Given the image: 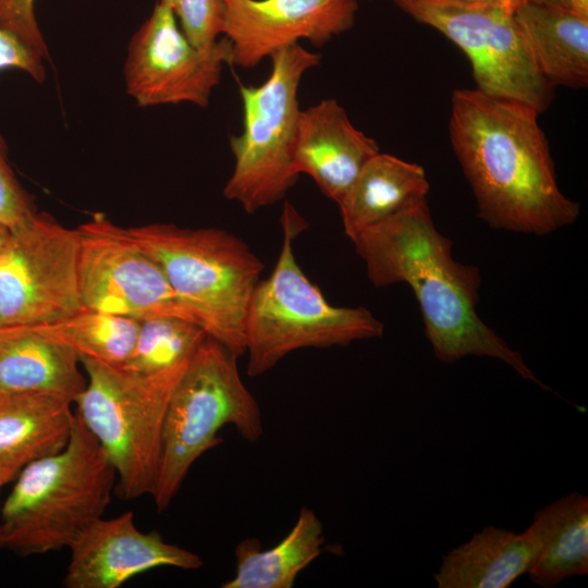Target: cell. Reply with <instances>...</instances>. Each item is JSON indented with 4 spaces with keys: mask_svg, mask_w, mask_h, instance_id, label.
<instances>
[{
    "mask_svg": "<svg viewBox=\"0 0 588 588\" xmlns=\"http://www.w3.org/2000/svg\"><path fill=\"white\" fill-rule=\"evenodd\" d=\"M532 106L454 89L449 136L476 199L491 228L547 235L574 223L578 203L559 187L550 147Z\"/></svg>",
    "mask_w": 588,
    "mask_h": 588,
    "instance_id": "6da1fadb",
    "label": "cell"
},
{
    "mask_svg": "<svg viewBox=\"0 0 588 588\" xmlns=\"http://www.w3.org/2000/svg\"><path fill=\"white\" fill-rule=\"evenodd\" d=\"M352 243L376 287L406 283L436 357L445 364L474 355L499 359L551 391L478 316L480 270L454 259L452 241L436 228L427 200L358 233Z\"/></svg>",
    "mask_w": 588,
    "mask_h": 588,
    "instance_id": "7a4b0ae2",
    "label": "cell"
},
{
    "mask_svg": "<svg viewBox=\"0 0 588 588\" xmlns=\"http://www.w3.org/2000/svg\"><path fill=\"white\" fill-rule=\"evenodd\" d=\"M115 470L81 418L60 452L27 465L0 510V548L20 555L69 548L111 502Z\"/></svg>",
    "mask_w": 588,
    "mask_h": 588,
    "instance_id": "3957f363",
    "label": "cell"
},
{
    "mask_svg": "<svg viewBox=\"0 0 588 588\" xmlns=\"http://www.w3.org/2000/svg\"><path fill=\"white\" fill-rule=\"evenodd\" d=\"M277 264L256 284L245 316L247 375L260 376L301 348L346 346L382 336L383 323L365 307H339L301 269L293 243L307 223L289 203L281 216Z\"/></svg>",
    "mask_w": 588,
    "mask_h": 588,
    "instance_id": "277c9868",
    "label": "cell"
},
{
    "mask_svg": "<svg viewBox=\"0 0 588 588\" xmlns=\"http://www.w3.org/2000/svg\"><path fill=\"white\" fill-rule=\"evenodd\" d=\"M162 269L199 326L240 357L246 352L245 316L264 265L236 235L172 223L124 228Z\"/></svg>",
    "mask_w": 588,
    "mask_h": 588,
    "instance_id": "5b68a950",
    "label": "cell"
},
{
    "mask_svg": "<svg viewBox=\"0 0 588 588\" xmlns=\"http://www.w3.org/2000/svg\"><path fill=\"white\" fill-rule=\"evenodd\" d=\"M226 425H233L249 442L264 433L260 407L242 381L237 356L207 334L192 355L167 407L151 494L158 512L170 505L192 465L223 441L218 432Z\"/></svg>",
    "mask_w": 588,
    "mask_h": 588,
    "instance_id": "8992f818",
    "label": "cell"
},
{
    "mask_svg": "<svg viewBox=\"0 0 588 588\" xmlns=\"http://www.w3.org/2000/svg\"><path fill=\"white\" fill-rule=\"evenodd\" d=\"M191 357L150 373L81 359L86 384L75 413L111 462L124 500L154 492L167 407Z\"/></svg>",
    "mask_w": 588,
    "mask_h": 588,
    "instance_id": "52a82bcc",
    "label": "cell"
},
{
    "mask_svg": "<svg viewBox=\"0 0 588 588\" xmlns=\"http://www.w3.org/2000/svg\"><path fill=\"white\" fill-rule=\"evenodd\" d=\"M270 59L271 72L261 85H240L243 128L230 138L234 168L223 195L248 213L283 198L298 180L293 164L298 88L320 54L295 44Z\"/></svg>",
    "mask_w": 588,
    "mask_h": 588,
    "instance_id": "ba28073f",
    "label": "cell"
},
{
    "mask_svg": "<svg viewBox=\"0 0 588 588\" xmlns=\"http://www.w3.org/2000/svg\"><path fill=\"white\" fill-rule=\"evenodd\" d=\"M428 25L467 57L477 89L526 102L540 113L554 98L539 72L515 17V9L452 0H389Z\"/></svg>",
    "mask_w": 588,
    "mask_h": 588,
    "instance_id": "9c48e42d",
    "label": "cell"
},
{
    "mask_svg": "<svg viewBox=\"0 0 588 588\" xmlns=\"http://www.w3.org/2000/svg\"><path fill=\"white\" fill-rule=\"evenodd\" d=\"M9 230L0 249V327L49 323L83 308L77 230L36 212Z\"/></svg>",
    "mask_w": 588,
    "mask_h": 588,
    "instance_id": "30bf717a",
    "label": "cell"
},
{
    "mask_svg": "<svg viewBox=\"0 0 588 588\" xmlns=\"http://www.w3.org/2000/svg\"><path fill=\"white\" fill-rule=\"evenodd\" d=\"M76 230L78 286L84 308L137 320L177 317L199 326L160 266L123 226L98 213Z\"/></svg>",
    "mask_w": 588,
    "mask_h": 588,
    "instance_id": "8fae6325",
    "label": "cell"
},
{
    "mask_svg": "<svg viewBox=\"0 0 588 588\" xmlns=\"http://www.w3.org/2000/svg\"><path fill=\"white\" fill-rule=\"evenodd\" d=\"M231 57L224 36L207 48L195 47L171 9L158 2L130 44L126 90L140 107L181 102L207 107Z\"/></svg>",
    "mask_w": 588,
    "mask_h": 588,
    "instance_id": "7c38bea8",
    "label": "cell"
},
{
    "mask_svg": "<svg viewBox=\"0 0 588 588\" xmlns=\"http://www.w3.org/2000/svg\"><path fill=\"white\" fill-rule=\"evenodd\" d=\"M222 35L231 64L256 66L278 51L308 40L322 46L355 23L357 0H223Z\"/></svg>",
    "mask_w": 588,
    "mask_h": 588,
    "instance_id": "4fadbf2b",
    "label": "cell"
},
{
    "mask_svg": "<svg viewBox=\"0 0 588 588\" xmlns=\"http://www.w3.org/2000/svg\"><path fill=\"white\" fill-rule=\"evenodd\" d=\"M69 549L71 558L63 578L66 588H119L154 568L191 571L204 564L198 554L164 541L158 531L139 530L131 511L93 522Z\"/></svg>",
    "mask_w": 588,
    "mask_h": 588,
    "instance_id": "5bb4252c",
    "label": "cell"
},
{
    "mask_svg": "<svg viewBox=\"0 0 588 588\" xmlns=\"http://www.w3.org/2000/svg\"><path fill=\"white\" fill-rule=\"evenodd\" d=\"M377 142L351 122L335 99H323L301 111L293 164L339 204L366 162L378 154Z\"/></svg>",
    "mask_w": 588,
    "mask_h": 588,
    "instance_id": "9a60e30c",
    "label": "cell"
},
{
    "mask_svg": "<svg viewBox=\"0 0 588 588\" xmlns=\"http://www.w3.org/2000/svg\"><path fill=\"white\" fill-rule=\"evenodd\" d=\"M72 402L59 394L0 389V486L14 481L30 463L68 444Z\"/></svg>",
    "mask_w": 588,
    "mask_h": 588,
    "instance_id": "2e32d148",
    "label": "cell"
},
{
    "mask_svg": "<svg viewBox=\"0 0 588 588\" xmlns=\"http://www.w3.org/2000/svg\"><path fill=\"white\" fill-rule=\"evenodd\" d=\"M540 550L534 523L523 532L486 526L450 550L433 578L439 588H507L528 574Z\"/></svg>",
    "mask_w": 588,
    "mask_h": 588,
    "instance_id": "e0dca14e",
    "label": "cell"
},
{
    "mask_svg": "<svg viewBox=\"0 0 588 588\" xmlns=\"http://www.w3.org/2000/svg\"><path fill=\"white\" fill-rule=\"evenodd\" d=\"M515 17L528 50L552 86L588 85V16L573 9L525 0Z\"/></svg>",
    "mask_w": 588,
    "mask_h": 588,
    "instance_id": "ac0fdd59",
    "label": "cell"
},
{
    "mask_svg": "<svg viewBox=\"0 0 588 588\" xmlns=\"http://www.w3.org/2000/svg\"><path fill=\"white\" fill-rule=\"evenodd\" d=\"M75 353L34 326L0 327V389L50 392L73 404L86 384Z\"/></svg>",
    "mask_w": 588,
    "mask_h": 588,
    "instance_id": "d6986e66",
    "label": "cell"
},
{
    "mask_svg": "<svg viewBox=\"0 0 588 588\" xmlns=\"http://www.w3.org/2000/svg\"><path fill=\"white\" fill-rule=\"evenodd\" d=\"M429 188L420 164L379 151L338 204L345 235L352 241L363 230L427 200Z\"/></svg>",
    "mask_w": 588,
    "mask_h": 588,
    "instance_id": "ffe728a7",
    "label": "cell"
},
{
    "mask_svg": "<svg viewBox=\"0 0 588 588\" xmlns=\"http://www.w3.org/2000/svg\"><path fill=\"white\" fill-rule=\"evenodd\" d=\"M324 543L318 516L302 507L295 525L274 547L264 550L259 540L248 538L235 548L236 571L223 588H291L297 575L320 553Z\"/></svg>",
    "mask_w": 588,
    "mask_h": 588,
    "instance_id": "44dd1931",
    "label": "cell"
},
{
    "mask_svg": "<svg viewBox=\"0 0 588 588\" xmlns=\"http://www.w3.org/2000/svg\"><path fill=\"white\" fill-rule=\"evenodd\" d=\"M541 550L528 572L532 584L552 588L588 574V498L572 492L538 511Z\"/></svg>",
    "mask_w": 588,
    "mask_h": 588,
    "instance_id": "7402d4cb",
    "label": "cell"
},
{
    "mask_svg": "<svg viewBox=\"0 0 588 588\" xmlns=\"http://www.w3.org/2000/svg\"><path fill=\"white\" fill-rule=\"evenodd\" d=\"M139 323L137 319L83 307L58 321L34 327L70 348L79 360L122 366L133 352Z\"/></svg>",
    "mask_w": 588,
    "mask_h": 588,
    "instance_id": "603a6c76",
    "label": "cell"
},
{
    "mask_svg": "<svg viewBox=\"0 0 588 588\" xmlns=\"http://www.w3.org/2000/svg\"><path fill=\"white\" fill-rule=\"evenodd\" d=\"M207 334L198 324L177 317L140 320L133 352L120 367L143 373L166 370L188 359Z\"/></svg>",
    "mask_w": 588,
    "mask_h": 588,
    "instance_id": "cb8c5ba5",
    "label": "cell"
},
{
    "mask_svg": "<svg viewBox=\"0 0 588 588\" xmlns=\"http://www.w3.org/2000/svg\"><path fill=\"white\" fill-rule=\"evenodd\" d=\"M169 7L186 38L197 48L213 45L222 35L223 0H159Z\"/></svg>",
    "mask_w": 588,
    "mask_h": 588,
    "instance_id": "d4e9b609",
    "label": "cell"
},
{
    "mask_svg": "<svg viewBox=\"0 0 588 588\" xmlns=\"http://www.w3.org/2000/svg\"><path fill=\"white\" fill-rule=\"evenodd\" d=\"M0 27L17 37L40 59L47 47L34 15V0H0Z\"/></svg>",
    "mask_w": 588,
    "mask_h": 588,
    "instance_id": "484cf974",
    "label": "cell"
},
{
    "mask_svg": "<svg viewBox=\"0 0 588 588\" xmlns=\"http://www.w3.org/2000/svg\"><path fill=\"white\" fill-rule=\"evenodd\" d=\"M0 145V225L12 229L35 211L16 181Z\"/></svg>",
    "mask_w": 588,
    "mask_h": 588,
    "instance_id": "4316f807",
    "label": "cell"
},
{
    "mask_svg": "<svg viewBox=\"0 0 588 588\" xmlns=\"http://www.w3.org/2000/svg\"><path fill=\"white\" fill-rule=\"evenodd\" d=\"M15 68L28 73L36 81H42L45 68L42 59L30 51L17 37L0 27V71ZM0 145L4 142L0 135Z\"/></svg>",
    "mask_w": 588,
    "mask_h": 588,
    "instance_id": "83f0119b",
    "label": "cell"
},
{
    "mask_svg": "<svg viewBox=\"0 0 588 588\" xmlns=\"http://www.w3.org/2000/svg\"><path fill=\"white\" fill-rule=\"evenodd\" d=\"M464 3H474V4H489V5H503L510 8H516L525 0H452Z\"/></svg>",
    "mask_w": 588,
    "mask_h": 588,
    "instance_id": "f1b7e54d",
    "label": "cell"
},
{
    "mask_svg": "<svg viewBox=\"0 0 588 588\" xmlns=\"http://www.w3.org/2000/svg\"><path fill=\"white\" fill-rule=\"evenodd\" d=\"M567 3L574 11L588 16V0H567Z\"/></svg>",
    "mask_w": 588,
    "mask_h": 588,
    "instance_id": "f546056e",
    "label": "cell"
},
{
    "mask_svg": "<svg viewBox=\"0 0 588 588\" xmlns=\"http://www.w3.org/2000/svg\"><path fill=\"white\" fill-rule=\"evenodd\" d=\"M10 230L5 226L0 225V249L4 245L8 236H9Z\"/></svg>",
    "mask_w": 588,
    "mask_h": 588,
    "instance_id": "4dcf8cb0",
    "label": "cell"
},
{
    "mask_svg": "<svg viewBox=\"0 0 588 588\" xmlns=\"http://www.w3.org/2000/svg\"><path fill=\"white\" fill-rule=\"evenodd\" d=\"M531 1L540 2V3H552V4H559V5L568 7L567 0H531Z\"/></svg>",
    "mask_w": 588,
    "mask_h": 588,
    "instance_id": "1f68e13d",
    "label": "cell"
},
{
    "mask_svg": "<svg viewBox=\"0 0 588 588\" xmlns=\"http://www.w3.org/2000/svg\"><path fill=\"white\" fill-rule=\"evenodd\" d=\"M1 488H2V487L0 486V490H1Z\"/></svg>",
    "mask_w": 588,
    "mask_h": 588,
    "instance_id": "d6a6232c",
    "label": "cell"
}]
</instances>
